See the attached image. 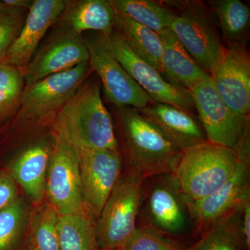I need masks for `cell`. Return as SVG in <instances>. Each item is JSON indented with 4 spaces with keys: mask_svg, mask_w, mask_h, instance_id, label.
Returning <instances> with one entry per match:
<instances>
[{
    "mask_svg": "<svg viewBox=\"0 0 250 250\" xmlns=\"http://www.w3.org/2000/svg\"><path fill=\"white\" fill-rule=\"evenodd\" d=\"M77 150L82 199L86 211L98 219L121 179V154L118 149Z\"/></svg>",
    "mask_w": 250,
    "mask_h": 250,
    "instance_id": "10",
    "label": "cell"
},
{
    "mask_svg": "<svg viewBox=\"0 0 250 250\" xmlns=\"http://www.w3.org/2000/svg\"><path fill=\"white\" fill-rule=\"evenodd\" d=\"M27 9L5 6L0 10V62L23 27Z\"/></svg>",
    "mask_w": 250,
    "mask_h": 250,
    "instance_id": "30",
    "label": "cell"
},
{
    "mask_svg": "<svg viewBox=\"0 0 250 250\" xmlns=\"http://www.w3.org/2000/svg\"><path fill=\"white\" fill-rule=\"evenodd\" d=\"M19 197L17 184L6 172H0V210L12 204Z\"/></svg>",
    "mask_w": 250,
    "mask_h": 250,
    "instance_id": "32",
    "label": "cell"
},
{
    "mask_svg": "<svg viewBox=\"0 0 250 250\" xmlns=\"http://www.w3.org/2000/svg\"><path fill=\"white\" fill-rule=\"evenodd\" d=\"M23 87L22 72L13 65L0 62V125L21 103Z\"/></svg>",
    "mask_w": 250,
    "mask_h": 250,
    "instance_id": "28",
    "label": "cell"
},
{
    "mask_svg": "<svg viewBox=\"0 0 250 250\" xmlns=\"http://www.w3.org/2000/svg\"><path fill=\"white\" fill-rule=\"evenodd\" d=\"M187 250H248L229 215L210 225Z\"/></svg>",
    "mask_w": 250,
    "mask_h": 250,
    "instance_id": "25",
    "label": "cell"
},
{
    "mask_svg": "<svg viewBox=\"0 0 250 250\" xmlns=\"http://www.w3.org/2000/svg\"><path fill=\"white\" fill-rule=\"evenodd\" d=\"M59 216L50 204L41 206L34 212L31 219V231L36 250H59Z\"/></svg>",
    "mask_w": 250,
    "mask_h": 250,
    "instance_id": "27",
    "label": "cell"
},
{
    "mask_svg": "<svg viewBox=\"0 0 250 250\" xmlns=\"http://www.w3.org/2000/svg\"><path fill=\"white\" fill-rule=\"evenodd\" d=\"M4 4H3L2 1H0V10L2 9L3 7H4Z\"/></svg>",
    "mask_w": 250,
    "mask_h": 250,
    "instance_id": "34",
    "label": "cell"
},
{
    "mask_svg": "<svg viewBox=\"0 0 250 250\" xmlns=\"http://www.w3.org/2000/svg\"><path fill=\"white\" fill-rule=\"evenodd\" d=\"M89 66L83 62L27 85L21 101L24 116L42 119L58 113L83 83Z\"/></svg>",
    "mask_w": 250,
    "mask_h": 250,
    "instance_id": "13",
    "label": "cell"
},
{
    "mask_svg": "<svg viewBox=\"0 0 250 250\" xmlns=\"http://www.w3.org/2000/svg\"><path fill=\"white\" fill-rule=\"evenodd\" d=\"M27 218V207L20 197L0 210V250L17 249Z\"/></svg>",
    "mask_w": 250,
    "mask_h": 250,
    "instance_id": "26",
    "label": "cell"
},
{
    "mask_svg": "<svg viewBox=\"0 0 250 250\" xmlns=\"http://www.w3.org/2000/svg\"><path fill=\"white\" fill-rule=\"evenodd\" d=\"M207 141L234 149L250 126L249 117L235 114L220 98L210 77L189 90Z\"/></svg>",
    "mask_w": 250,
    "mask_h": 250,
    "instance_id": "9",
    "label": "cell"
},
{
    "mask_svg": "<svg viewBox=\"0 0 250 250\" xmlns=\"http://www.w3.org/2000/svg\"><path fill=\"white\" fill-rule=\"evenodd\" d=\"M45 191L59 215L86 213L81 190L78 150L55 134L47 167Z\"/></svg>",
    "mask_w": 250,
    "mask_h": 250,
    "instance_id": "7",
    "label": "cell"
},
{
    "mask_svg": "<svg viewBox=\"0 0 250 250\" xmlns=\"http://www.w3.org/2000/svg\"><path fill=\"white\" fill-rule=\"evenodd\" d=\"M116 12L159 33L169 29L174 12L164 3L152 0H110Z\"/></svg>",
    "mask_w": 250,
    "mask_h": 250,
    "instance_id": "22",
    "label": "cell"
},
{
    "mask_svg": "<svg viewBox=\"0 0 250 250\" xmlns=\"http://www.w3.org/2000/svg\"><path fill=\"white\" fill-rule=\"evenodd\" d=\"M163 44L161 74L171 84L190 90L209 78L170 29L159 33Z\"/></svg>",
    "mask_w": 250,
    "mask_h": 250,
    "instance_id": "18",
    "label": "cell"
},
{
    "mask_svg": "<svg viewBox=\"0 0 250 250\" xmlns=\"http://www.w3.org/2000/svg\"><path fill=\"white\" fill-rule=\"evenodd\" d=\"M51 153L47 143H36L21 153L9 166V175L34 202L43 198Z\"/></svg>",
    "mask_w": 250,
    "mask_h": 250,
    "instance_id": "19",
    "label": "cell"
},
{
    "mask_svg": "<svg viewBox=\"0 0 250 250\" xmlns=\"http://www.w3.org/2000/svg\"><path fill=\"white\" fill-rule=\"evenodd\" d=\"M67 2L63 0L33 1L22 29L1 62L16 67L23 73L41 39L63 14Z\"/></svg>",
    "mask_w": 250,
    "mask_h": 250,
    "instance_id": "16",
    "label": "cell"
},
{
    "mask_svg": "<svg viewBox=\"0 0 250 250\" xmlns=\"http://www.w3.org/2000/svg\"><path fill=\"white\" fill-rule=\"evenodd\" d=\"M114 12V27L118 30L117 33L136 55L161 73L163 44L159 34L123 15Z\"/></svg>",
    "mask_w": 250,
    "mask_h": 250,
    "instance_id": "21",
    "label": "cell"
},
{
    "mask_svg": "<svg viewBox=\"0 0 250 250\" xmlns=\"http://www.w3.org/2000/svg\"><path fill=\"white\" fill-rule=\"evenodd\" d=\"M88 60L86 42L82 34L66 29L47 41L33 56L22 74L29 85Z\"/></svg>",
    "mask_w": 250,
    "mask_h": 250,
    "instance_id": "15",
    "label": "cell"
},
{
    "mask_svg": "<svg viewBox=\"0 0 250 250\" xmlns=\"http://www.w3.org/2000/svg\"><path fill=\"white\" fill-rule=\"evenodd\" d=\"M238 161L234 149L207 141L182 151L172 174L186 197L195 201L223 187Z\"/></svg>",
    "mask_w": 250,
    "mask_h": 250,
    "instance_id": "3",
    "label": "cell"
},
{
    "mask_svg": "<svg viewBox=\"0 0 250 250\" xmlns=\"http://www.w3.org/2000/svg\"><path fill=\"white\" fill-rule=\"evenodd\" d=\"M101 35L112 54L153 103L167 104L192 113L195 106L190 90L169 83L155 67L136 55L117 31Z\"/></svg>",
    "mask_w": 250,
    "mask_h": 250,
    "instance_id": "8",
    "label": "cell"
},
{
    "mask_svg": "<svg viewBox=\"0 0 250 250\" xmlns=\"http://www.w3.org/2000/svg\"><path fill=\"white\" fill-rule=\"evenodd\" d=\"M117 108L130 173L145 181L173 173L182 151L139 110Z\"/></svg>",
    "mask_w": 250,
    "mask_h": 250,
    "instance_id": "2",
    "label": "cell"
},
{
    "mask_svg": "<svg viewBox=\"0 0 250 250\" xmlns=\"http://www.w3.org/2000/svg\"><path fill=\"white\" fill-rule=\"evenodd\" d=\"M174 12L169 29L192 58L210 75L223 45L214 21L202 1H164Z\"/></svg>",
    "mask_w": 250,
    "mask_h": 250,
    "instance_id": "4",
    "label": "cell"
},
{
    "mask_svg": "<svg viewBox=\"0 0 250 250\" xmlns=\"http://www.w3.org/2000/svg\"><path fill=\"white\" fill-rule=\"evenodd\" d=\"M34 1L29 0H4L3 4L10 7L18 8V9H29Z\"/></svg>",
    "mask_w": 250,
    "mask_h": 250,
    "instance_id": "33",
    "label": "cell"
},
{
    "mask_svg": "<svg viewBox=\"0 0 250 250\" xmlns=\"http://www.w3.org/2000/svg\"><path fill=\"white\" fill-rule=\"evenodd\" d=\"M62 16L66 29L77 34L98 31L104 36H108L113 32L115 12L109 1L81 0L67 2Z\"/></svg>",
    "mask_w": 250,
    "mask_h": 250,
    "instance_id": "20",
    "label": "cell"
},
{
    "mask_svg": "<svg viewBox=\"0 0 250 250\" xmlns=\"http://www.w3.org/2000/svg\"><path fill=\"white\" fill-rule=\"evenodd\" d=\"M208 4L229 44L243 43L250 27L249 7L240 0H212Z\"/></svg>",
    "mask_w": 250,
    "mask_h": 250,
    "instance_id": "23",
    "label": "cell"
},
{
    "mask_svg": "<svg viewBox=\"0 0 250 250\" xmlns=\"http://www.w3.org/2000/svg\"><path fill=\"white\" fill-rule=\"evenodd\" d=\"M250 161L239 159L231 177L218 190L200 200L188 199L194 233L201 235L210 225L250 197Z\"/></svg>",
    "mask_w": 250,
    "mask_h": 250,
    "instance_id": "14",
    "label": "cell"
},
{
    "mask_svg": "<svg viewBox=\"0 0 250 250\" xmlns=\"http://www.w3.org/2000/svg\"><path fill=\"white\" fill-rule=\"evenodd\" d=\"M139 111L182 152L207 141L201 125L190 112L156 103Z\"/></svg>",
    "mask_w": 250,
    "mask_h": 250,
    "instance_id": "17",
    "label": "cell"
},
{
    "mask_svg": "<svg viewBox=\"0 0 250 250\" xmlns=\"http://www.w3.org/2000/svg\"><path fill=\"white\" fill-rule=\"evenodd\" d=\"M220 98L238 116L249 117L250 111V57L243 43L223 47L210 74Z\"/></svg>",
    "mask_w": 250,
    "mask_h": 250,
    "instance_id": "12",
    "label": "cell"
},
{
    "mask_svg": "<svg viewBox=\"0 0 250 250\" xmlns=\"http://www.w3.org/2000/svg\"><path fill=\"white\" fill-rule=\"evenodd\" d=\"M247 249L250 250V197L229 213Z\"/></svg>",
    "mask_w": 250,
    "mask_h": 250,
    "instance_id": "31",
    "label": "cell"
},
{
    "mask_svg": "<svg viewBox=\"0 0 250 250\" xmlns=\"http://www.w3.org/2000/svg\"><path fill=\"white\" fill-rule=\"evenodd\" d=\"M146 181L132 173L120 179L95 225L99 250H121L134 234Z\"/></svg>",
    "mask_w": 250,
    "mask_h": 250,
    "instance_id": "5",
    "label": "cell"
},
{
    "mask_svg": "<svg viewBox=\"0 0 250 250\" xmlns=\"http://www.w3.org/2000/svg\"><path fill=\"white\" fill-rule=\"evenodd\" d=\"M90 66L103 83L105 95L118 108L140 110L153 102L123 68L105 44L103 36H93L85 41Z\"/></svg>",
    "mask_w": 250,
    "mask_h": 250,
    "instance_id": "11",
    "label": "cell"
},
{
    "mask_svg": "<svg viewBox=\"0 0 250 250\" xmlns=\"http://www.w3.org/2000/svg\"><path fill=\"white\" fill-rule=\"evenodd\" d=\"M58 234L59 250H99L95 225L87 213L60 215Z\"/></svg>",
    "mask_w": 250,
    "mask_h": 250,
    "instance_id": "24",
    "label": "cell"
},
{
    "mask_svg": "<svg viewBox=\"0 0 250 250\" xmlns=\"http://www.w3.org/2000/svg\"><path fill=\"white\" fill-rule=\"evenodd\" d=\"M190 245L160 232L147 225L137 227L121 250H187Z\"/></svg>",
    "mask_w": 250,
    "mask_h": 250,
    "instance_id": "29",
    "label": "cell"
},
{
    "mask_svg": "<svg viewBox=\"0 0 250 250\" xmlns=\"http://www.w3.org/2000/svg\"><path fill=\"white\" fill-rule=\"evenodd\" d=\"M149 180L148 188L144 184L141 202L146 225L184 242V236L194 233L188 198L172 174Z\"/></svg>",
    "mask_w": 250,
    "mask_h": 250,
    "instance_id": "6",
    "label": "cell"
},
{
    "mask_svg": "<svg viewBox=\"0 0 250 250\" xmlns=\"http://www.w3.org/2000/svg\"><path fill=\"white\" fill-rule=\"evenodd\" d=\"M29 250H37L35 248H34V247H32V248H31L30 249H29Z\"/></svg>",
    "mask_w": 250,
    "mask_h": 250,
    "instance_id": "35",
    "label": "cell"
},
{
    "mask_svg": "<svg viewBox=\"0 0 250 250\" xmlns=\"http://www.w3.org/2000/svg\"><path fill=\"white\" fill-rule=\"evenodd\" d=\"M54 129L56 135L77 149H118L111 116L104 105L97 80L80 85L57 113Z\"/></svg>",
    "mask_w": 250,
    "mask_h": 250,
    "instance_id": "1",
    "label": "cell"
}]
</instances>
